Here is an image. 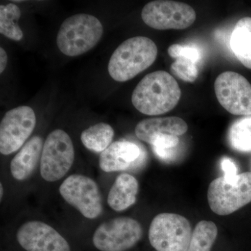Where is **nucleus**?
<instances>
[{"instance_id": "1", "label": "nucleus", "mask_w": 251, "mask_h": 251, "mask_svg": "<svg viewBox=\"0 0 251 251\" xmlns=\"http://www.w3.org/2000/svg\"><path fill=\"white\" fill-rule=\"evenodd\" d=\"M181 91L174 77L164 71L145 75L132 94L133 106L144 115H159L177 105Z\"/></svg>"}, {"instance_id": "2", "label": "nucleus", "mask_w": 251, "mask_h": 251, "mask_svg": "<svg viewBox=\"0 0 251 251\" xmlns=\"http://www.w3.org/2000/svg\"><path fill=\"white\" fill-rule=\"evenodd\" d=\"M158 49L150 38L135 36L117 47L108 63V72L117 82H126L148 69L156 60Z\"/></svg>"}, {"instance_id": "3", "label": "nucleus", "mask_w": 251, "mask_h": 251, "mask_svg": "<svg viewBox=\"0 0 251 251\" xmlns=\"http://www.w3.org/2000/svg\"><path fill=\"white\" fill-rule=\"evenodd\" d=\"M103 34L100 21L90 14H78L68 18L59 28L57 45L69 57L86 53L97 45Z\"/></svg>"}, {"instance_id": "4", "label": "nucleus", "mask_w": 251, "mask_h": 251, "mask_svg": "<svg viewBox=\"0 0 251 251\" xmlns=\"http://www.w3.org/2000/svg\"><path fill=\"white\" fill-rule=\"evenodd\" d=\"M207 200L211 210L226 216L251 202V173L238 175L229 182L224 176L213 180L208 188Z\"/></svg>"}, {"instance_id": "5", "label": "nucleus", "mask_w": 251, "mask_h": 251, "mask_svg": "<svg viewBox=\"0 0 251 251\" xmlns=\"http://www.w3.org/2000/svg\"><path fill=\"white\" fill-rule=\"evenodd\" d=\"M192 232L191 224L184 216L163 213L151 221L149 239L156 251H187Z\"/></svg>"}, {"instance_id": "6", "label": "nucleus", "mask_w": 251, "mask_h": 251, "mask_svg": "<svg viewBox=\"0 0 251 251\" xmlns=\"http://www.w3.org/2000/svg\"><path fill=\"white\" fill-rule=\"evenodd\" d=\"M74 158L75 151L70 136L61 129L51 132L44 143L41 157L43 179L49 182L62 179L72 168Z\"/></svg>"}, {"instance_id": "7", "label": "nucleus", "mask_w": 251, "mask_h": 251, "mask_svg": "<svg viewBox=\"0 0 251 251\" xmlns=\"http://www.w3.org/2000/svg\"><path fill=\"white\" fill-rule=\"evenodd\" d=\"M143 234L138 221L118 217L100 224L94 232L92 242L100 251H126L136 245Z\"/></svg>"}, {"instance_id": "8", "label": "nucleus", "mask_w": 251, "mask_h": 251, "mask_svg": "<svg viewBox=\"0 0 251 251\" xmlns=\"http://www.w3.org/2000/svg\"><path fill=\"white\" fill-rule=\"evenodd\" d=\"M141 16L144 23L153 29H184L194 23L196 13L185 3L158 0L145 5Z\"/></svg>"}, {"instance_id": "9", "label": "nucleus", "mask_w": 251, "mask_h": 251, "mask_svg": "<svg viewBox=\"0 0 251 251\" xmlns=\"http://www.w3.org/2000/svg\"><path fill=\"white\" fill-rule=\"evenodd\" d=\"M59 193L64 201L85 218L97 219L103 211L101 195L94 180L82 175H72L63 181Z\"/></svg>"}, {"instance_id": "10", "label": "nucleus", "mask_w": 251, "mask_h": 251, "mask_svg": "<svg viewBox=\"0 0 251 251\" xmlns=\"http://www.w3.org/2000/svg\"><path fill=\"white\" fill-rule=\"evenodd\" d=\"M35 112L29 106H20L5 114L0 124V152L9 155L22 148L35 128Z\"/></svg>"}, {"instance_id": "11", "label": "nucleus", "mask_w": 251, "mask_h": 251, "mask_svg": "<svg viewBox=\"0 0 251 251\" xmlns=\"http://www.w3.org/2000/svg\"><path fill=\"white\" fill-rule=\"evenodd\" d=\"M216 98L229 113L251 115V85L246 77L233 72L220 74L214 82Z\"/></svg>"}, {"instance_id": "12", "label": "nucleus", "mask_w": 251, "mask_h": 251, "mask_svg": "<svg viewBox=\"0 0 251 251\" xmlns=\"http://www.w3.org/2000/svg\"><path fill=\"white\" fill-rule=\"evenodd\" d=\"M17 240L27 251H71L67 241L49 225L41 221H29L17 232Z\"/></svg>"}, {"instance_id": "13", "label": "nucleus", "mask_w": 251, "mask_h": 251, "mask_svg": "<svg viewBox=\"0 0 251 251\" xmlns=\"http://www.w3.org/2000/svg\"><path fill=\"white\" fill-rule=\"evenodd\" d=\"M145 154L135 143L115 142L100 153L99 166L105 173L126 171L141 164Z\"/></svg>"}, {"instance_id": "14", "label": "nucleus", "mask_w": 251, "mask_h": 251, "mask_svg": "<svg viewBox=\"0 0 251 251\" xmlns=\"http://www.w3.org/2000/svg\"><path fill=\"white\" fill-rule=\"evenodd\" d=\"M187 130V124L182 119L168 117L144 120L137 125L135 132L138 139L150 145L157 135L168 134L179 136L184 135Z\"/></svg>"}, {"instance_id": "15", "label": "nucleus", "mask_w": 251, "mask_h": 251, "mask_svg": "<svg viewBox=\"0 0 251 251\" xmlns=\"http://www.w3.org/2000/svg\"><path fill=\"white\" fill-rule=\"evenodd\" d=\"M44 145L40 136H34L23 145L10 164V171L14 179L23 181L30 176L39 163Z\"/></svg>"}, {"instance_id": "16", "label": "nucleus", "mask_w": 251, "mask_h": 251, "mask_svg": "<svg viewBox=\"0 0 251 251\" xmlns=\"http://www.w3.org/2000/svg\"><path fill=\"white\" fill-rule=\"evenodd\" d=\"M139 184L134 176L127 173L119 175L109 191L108 205L115 211L126 210L136 202Z\"/></svg>"}, {"instance_id": "17", "label": "nucleus", "mask_w": 251, "mask_h": 251, "mask_svg": "<svg viewBox=\"0 0 251 251\" xmlns=\"http://www.w3.org/2000/svg\"><path fill=\"white\" fill-rule=\"evenodd\" d=\"M230 46L238 60L251 69V18L238 21L231 35Z\"/></svg>"}, {"instance_id": "18", "label": "nucleus", "mask_w": 251, "mask_h": 251, "mask_svg": "<svg viewBox=\"0 0 251 251\" xmlns=\"http://www.w3.org/2000/svg\"><path fill=\"white\" fill-rule=\"evenodd\" d=\"M115 132L111 126L100 122L84 130L80 139L87 150L103 152L111 145Z\"/></svg>"}, {"instance_id": "19", "label": "nucleus", "mask_w": 251, "mask_h": 251, "mask_svg": "<svg viewBox=\"0 0 251 251\" xmlns=\"http://www.w3.org/2000/svg\"><path fill=\"white\" fill-rule=\"evenodd\" d=\"M227 140L231 148L238 151H251V115L239 119L229 127Z\"/></svg>"}, {"instance_id": "20", "label": "nucleus", "mask_w": 251, "mask_h": 251, "mask_svg": "<svg viewBox=\"0 0 251 251\" xmlns=\"http://www.w3.org/2000/svg\"><path fill=\"white\" fill-rule=\"evenodd\" d=\"M217 235V226L214 222L200 221L192 232L187 251H211Z\"/></svg>"}, {"instance_id": "21", "label": "nucleus", "mask_w": 251, "mask_h": 251, "mask_svg": "<svg viewBox=\"0 0 251 251\" xmlns=\"http://www.w3.org/2000/svg\"><path fill=\"white\" fill-rule=\"evenodd\" d=\"M21 16L19 7L13 3L0 6V33L14 41H21L23 31L18 25Z\"/></svg>"}, {"instance_id": "22", "label": "nucleus", "mask_w": 251, "mask_h": 251, "mask_svg": "<svg viewBox=\"0 0 251 251\" xmlns=\"http://www.w3.org/2000/svg\"><path fill=\"white\" fill-rule=\"evenodd\" d=\"M171 72L185 82H193L198 77V70L196 63L189 59H176L171 65Z\"/></svg>"}, {"instance_id": "23", "label": "nucleus", "mask_w": 251, "mask_h": 251, "mask_svg": "<svg viewBox=\"0 0 251 251\" xmlns=\"http://www.w3.org/2000/svg\"><path fill=\"white\" fill-rule=\"evenodd\" d=\"M168 52L173 58L176 59L182 57V58L189 59L196 64L201 58L199 50L193 46L173 44L170 46Z\"/></svg>"}, {"instance_id": "24", "label": "nucleus", "mask_w": 251, "mask_h": 251, "mask_svg": "<svg viewBox=\"0 0 251 251\" xmlns=\"http://www.w3.org/2000/svg\"><path fill=\"white\" fill-rule=\"evenodd\" d=\"M179 139L176 135L161 134L153 138L150 145L153 150H173L177 148Z\"/></svg>"}, {"instance_id": "25", "label": "nucleus", "mask_w": 251, "mask_h": 251, "mask_svg": "<svg viewBox=\"0 0 251 251\" xmlns=\"http://www.w3.org/2000/svg\"><path fill=\"white\" fill-rule=\"evenodd\" d=\"M221 169L224 171L225 179L229 182L234 181L237 176V168L230 158H224L221 163Z\"/></svg>"}, {"instance_id": "26", "label": "nucleus", "mask_w": 251, "mask_h": 251, "mask_svg": "<svg viewBox=\"0 0 251 251\" xmlns=\"http://www.w3.org/2000/svg\"><path fill=\"white\" fill-rule=\"evenodd\" d=\"M8 62V56L3 48H0V73L2 74L6 69Z\"/></svg>"}, {"instance_id": "27", "label": "nucleus", "mask_w": 251, "mask_h": 251, "mask_svg": "<svg viewBox=\"0 0 251 251\" xmlns=\"http://www.w3.org/2000/svg\"><path fill=\"white\" fill-rule=\"evenodd\" d=\"M3 193H4V190H3L2 184H0V198H2Z\"/></svg>"}]
</instances>
